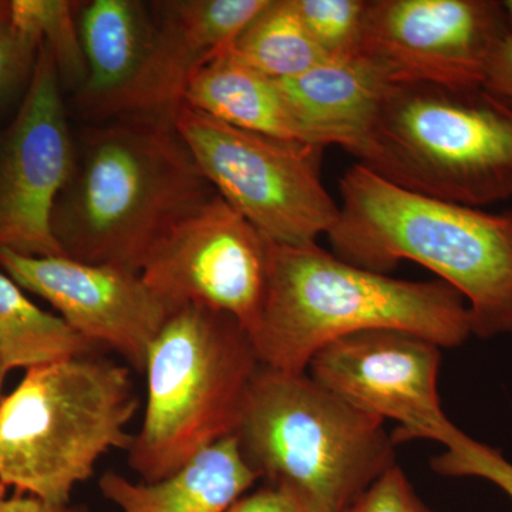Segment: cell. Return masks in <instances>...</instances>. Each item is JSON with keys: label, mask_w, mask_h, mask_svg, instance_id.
<instances>
[{"label": "cell", "mask_w": 512, "mask_h": 512, "mask_svg": "<svg viewBox=\"0 0 512 512\" xmlns=\"http://www.w3.org/2000/svg\"><path fill=\"white\" fill-rule=\"evenodd\" d=\"M505 13V23H507L508 36H512V0L501 2Z\"/></svg>", "instance_id": "29"}, {"label": "cell", "mask_w": 512, "mask_h": 512, "mask_svg": "<svg viewBox=\"0 0 512 512\" xmlns=\"http://www.w3.org/2000/svg\"><path fill=\"white\" fill-rule=\"evenodd\" d=\"M293 5L329 60L356 57L369 0H293Z\"/></svg>", "instance_id": "22"}, {"label": "cell", "mask_w": 512, "mask_h": 512, "mask_svg": "<svg viewBox=\"0 0 512 512\" xmlns=\"http://www.w3.org/2000/svg\"><path fill=\"white\" fill-rule=\"evenodd\" d=\"M375 329L413 333L441 349L473 335L466 299L441 279L404 281L350 265L316 242L268 238V286L251 335L262 366L306 373L323 346Z\"/></svg>", "instance_id": "3"}, {"label": "cell", "mask_w": 512, "mask_h": 512, "mask_svg": "<svg viewBox=\"0 0 512 512\" xmlns=\"http://www.w3.org/2000/svg\"><path fill=\"white\" fill-rule=\"evenodd\" d=\"M345 512H439L414 491L402 467L393 466L387 470L356 503Z\"/></svg>", "instance_id": "25"}, {"label": "cell", "mask_w": 512, "mask_h": 512, "mask_svg": "<svg viewBox=\"0 0 512 512\" xmlns=\"http://www.w3.org/2000/svg\"><path fill=\"white\" fill-rule=\"evenodd\" d=\"M227 512H315V510L289 488L264 484V487L242 495Z\"/></svg>", "instance_id": "26"}, {"label": "cell", "mask_w": 512, "mask_h": 512, "mask_svg": "<svg viewBox=\"0 0 512 512\" xmlns=\"http://www.w3.org/2000/svg\"><path fill=\"white\" fill-rule=\"evenodd\" d=\"M234 436L259 480L289 488L315 512H345L396 466L384 421L308 372L261 366Z\"/></svg>", "instance_id": "5"}, {"label": "cell", "mask_w": 512, "mask_h": 512, "mask_svg": "<svg viewBox=\"0 0 512 512\" xmlns=\"http://www.w3.org/2000/svg\"><path fill=\"white\" fill-rule=\"evenodd\" d=\"M229 50L278 82L330 62L313 42L293 0H266Z\"/></svg>", "instance_id": "20"}, {"label": "cell", "mask_w": 512, "mask_h": 512, "mask_svg": "<svg viewBox=\"0 0 512 512\" xmlns=\"http://www.w3.org/2000/svg\"><path fill=\"white\" fill-rule=\"evenodd\" d=\"M353 156L424 197L483 207L512 197V106L485 86L390 83Z\"/></svg>", "instance_id": "4"}, {"label": "cell", "mask_w": 512, "mask_h": 512, "mask_svg": "<svg viewBox=\"0 0 512 512\" xmlns=\"http://www.w3.org/2000/svg\"><path fill=\"white\" fill-rule=\"evenodd\" d=\"M507 35L497 0H369L356 57L387 83L484 86Z\"/></svg>", "instance_id": "10"}, {"label": "cell", "mask_w": 512, "mask_h": 512, "mask_svg": "<svg viewBox=\"0 0 512 512\" xmlns=\"http://www.w3.org/2000/svg\"><path fill=\"white\" fill-rule=\"evenodd\" d=\"M431 467L448 477H478L490 481L512 500V464L494 448L468 437L466 433L433 458Z\"/></svg>", "instance_id": "23"}, {"label": "cell", "mask_w": 512, "mask_h": 512, "mask_svg": "<svg viewBox=\"0 0 512 512\" xmlns=\"http://www.w3.org/2000/svg\"><path fill=\"white\" fill-rule=\"evenodd\" d=\"M266 0H181L160 3L143 63L97 116L173 114L205 64L224 55Z\"/></svg>", "instance_id": "14"}, {"label": "cell", "mask_w": 512, "mask_h": 512, "mask_svg": "<svg viewBox=\"0 0 512 512\" xmlns=\"http://www.w3.org/2000/svg\"><path fill=\"white\" fill-rule=\"evenodd\" d=\"M183 104L229 126L309 144L278 82L242 62L231 50L195 74Z\"/></svg>", "instance_id": "17"}, {"label": "cell", "mask_w": 512, "mask_h": 512, "mask_svg": "<svg viewBox=\"0 0 512 512\" xmlns=\"http://www.w3.org/2000/svg\"><path fill=\"white\" fill-rule=\"evenodd\" d=\"M0 512H89L83 505H55L23 494H8L0 487Z\"/></svg>", "instance_id": "28"}, {"label": "cell", "mask_w": 512, "mask_h": 512, "mask_svg": "<svg viewBox=\"0 0 512 512\" xmlns=\"http://www.w3.org/2000/svg\"><path fill=\"white\" fill-rule=\"evenodd\" d=\"M261 366L231 316L200 306L171 313L148 350L146 412L128 448L131 470L156 483L234 436Z\"/></svg>", "instance_id": "7"}, {"label": "cell", "mask_w": 512, "mask_h": 512, "mask_svg": "<svg viewBox=\"0 0 512 512\" xmlns=\"http://www.w3.org/2000/svg\"><path fill=\"white\" fill-rule=\"evenodd\" d=\"M278 84L309 144L339 146L353 156L390 83L365 60L353 57L330 60Z\"/></svg>", "instance_id": "15"}, {"label": "cell", "mask_w": 512, "mask_h": 512, "mask_svg": "<svg viewBox=\"0 0 512 512\" xmlns=\"http://www.w3.org/2000/svg\"><path fill=\"white\" fill-rule=\"evenodd\" d=\"M140 399L127 367L94 356L26 370L0 406V487L55 505L127 450Z\"/></svg>", "instance_id": "6"}, {"label": "cell", "mask_w": 512, "mask_h": 512, "mask_svg": "<svg viewBox=\"0 0 512 512\" xmlns=\"http://www.w3.org/2000/svg\"><path fill=\"white\" fill-rule=\"evenodd\" d=\"M259 481L235 436L212 444L177 473L134 483L116 471L99 480L100 493L121 512H227Z\"/></svg>", "instance_id": "16"}, {"label": "cell", "mask_w": 512, "mask_h": 512, "mask_svg": "<svg viewBox=\"0 0 512 512\" xmlns=\"http://www.w3.org/2000/svg\"><path fill=\"white\" fill-rule=\"evenodd\" d=\"M77 22L86 62L79 101L84 110L94 114L136 76L156 20L141 2L93 0L84 3Z\"/></svg>", "instance_id": "18"}, {"label": "cell", "mask_w": 512, "mask_h": 512, "mask_svg": "<svg viewBox=\"0 0 512 512\" xmlns=\"http://www.w3.org/2000/svg\"><path fill=\"white\" fill-rule=\"evenodd\" d=\"M217 194L171 114H133L74 143L53 232L63 255L140 274L174 225Z\"/></svg>", "instance_id": "1"}, {"label": "cell", "mask_w": 512, "mask_h": 512, "mask_svg": "<svg viewBox=\"0 0 512 512\" xmlns=\"http://www.w3.org/2000/svg\"><path fill=\"white\" fill-rule=\"evenodd\" d=\"M0 268L20 288L49 302L74 332L99 348L113 349L140 373L173 313L140 274L116 266L3 249Z\"/></svg>", "instance_id": "13"}, {"label": "cell", "mask_w": 512, "mask_h": 512, "mask_svg": "<svg viewBox=\"0 0 512 512\" xmlns=\"http://www.w3.org/2000/svg\"><path fill=\"white\" fill-rule=\"evenodd\" d=\"M339 190V218L326 234L333 254L384 275L417 262L463 295L474 335H512V212L424 197L362 164L343 174Z\"/></svg>", "instance_id": "2"}, {"label": "cell", "mask_w": 512, "mask_h": 512, "mask_svg": "<svg viewBox=\"0 0 512 512\" xmlns=\"http://www.w3.org/2000/svg\"><path fill=\"white\" fill-rule=\"evenodd\" d=\"M40 45L16 28L10 2H0V103L29 83Z\"/></svg>", "instance_id": "24"}, {"label": "cell", "mask_w": 512, "mask_h": 512, "mask_svg": "<svg viewBox=\"0 0 512 512\" xmlns=\"http://www.w3.org/2000/svg\"><path fill=\"white\" fill-rule=\"evenodd\" d=\"M441 348L403 330L375 329L323 346L309 376L356 409L393 420V443L431 440L451 446L461 436L441 409Z\"/></svg>", "instance_id": "12"}, {"label": "cell", "mask_w": 512, "mask_h": 512, "mask_svg": "<svg viewBox=\"0 0 512 512\" xmlns=\"http://www.w3.org/2000/svg\"><path fill=\"white\" fill-rule=\"evenodd\" d=\"M97 349L60 316L30 301L25 289L0 269V353L9 372L94 356Z\"/></svg>", "instance_id": "19"}, {"label": "cell", "mask_w": 512, "mask_h": 512, "mask_svg": "<svg viewBox=\"0 0 512 512\" xmlns=\"http://www.w3.org/2000/svg\"><path fill=\"white\" fill-rule=\"evenodd\" d=\"M484 86L512 106V36H505L485 70Z\"/></svg>", "instance_id": "27"}, {"label": "cell", "mask_w": 512, "mask_h": 512, "mask_svg": "<svg viewBox=\"0 0 512 512\" xmlns=\"http://www.w3.org/2000/svg\"><path fill=\"white\" fill-rule=\"evenodd\" d=\"M171 117L215 192L266 238L313 244L338 221L320 175L325 148L229 126L185 104Z\"/></svg>", "instance_id": "8"}, {"label": "cell", "mask_w": 512, "mask_h": 512, "mask_svg": "<svg viewBox=\"0 0 512 512\" xmlns=\"http://www.w3.org/2000/svg\"><path fill=\"white\" fill-rule=\"evenodd\" d=\"M140 275L171 311L225 313L251 338L268 286V238L215 194L158 242Z\"/></svg>", "instance_id": "9"}, {"label": "cell", "mask_w": 512, "mask_h": 512, "mask_svg": "<svg viewBox=\"0 0 512 512\" xmlns=\"http://www.w3.org/2000/svg\"><path fill=\"white\" fill-rule=\"evenodd\" d=\"M9 370L5 365V360H3L2 353H0V406H2L3 397H2V386L3 380H5V376L8 375Z\"/></svg>", "instance_id": "30"}, {"label": "cell", "mask_w": 512, "mask_h": 512, "mask_svg": "<svg viewBox=\"0 0 512 512\" xmlns=\"http://www.w3.org/2000/svg\"><path fill=\"white\" fill-rule=\"evenodd\" d=\"M73 161L62 77L42 43L18 113L0 136V251L63 255L53 214Z\"/></svg>", "instance_id": "11"}, {"label": "cell", "mask_w": 512, "mask_h": 512, "mask_svg": "<svg viewBox=\"0 0 512 512\" xmlns=\"http://www.w3.org/2000/svg\"><path fill=\"white\" fill-rule=\"evenodd\" d=\"M77 3L66 0H12V19L16 28L50 47L59 66L60 77L70 82L86 80Z\"/></svg>", "instance_id": "21"}]
</instances>
